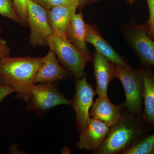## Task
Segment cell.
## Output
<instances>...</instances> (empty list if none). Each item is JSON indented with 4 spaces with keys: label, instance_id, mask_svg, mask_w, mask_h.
<instances>
[{
    "label": "cell",
    "instance_id": "6da1fadb",
    "mask_svg": "<svg viewBox=\"0 0 154 154\" xmlns=\"http://www.w3.org/2000/svg\"><path fill=\"white\" fill-rule=\"evenodd\" d=\"M152 127L142 116L129 113L125 108L121 118L110 128L103 143L95 154H122L149 135Z\"/></svg>",
    "mask_w": 154,
    "mask_h": 154
},
{
    "label": "cell",
    "instance_id": "7a4b0ae2",
    "mask_svg": "<svg viewBox=\"0 0 154 154\" xmlns=\"http://www.w3.org/2000/svg\"><path fill=\"white\" fill-rule=\"evenodd\" d=\"M42 61V57L29 56L4 58L0 60V85L10 86L16 98L28 102Z\"/></svg>",
    "mask_w": 154,
    "mask_h": 154
},
{
    "label": "cell",
    "instance_id": "3957f363",
    "mask_svg": "<svg viewBox=\"0 0 154 154\" xmlns=\"http://www.w3.org/2000/svg\"><path fill=\"white\" fill-rule=\"evenodd\" d=\"M48 46L57 57L59 61L68 71L80 79L85 74V69L91 60V54L83 52L68 40L64 34L54 32L48 39Z\"/></svg>",
    "mask_w": 154,
    "mask_h": 154
},
{
    "label": "cell",
    "instance_id": "277c9868",
    "mask_svg": "<svg viewBox=\"0 0 154 154\" xmlns=\"http://www.w3.org/2000/svg\"><path fill=\"white\" fill-rule=\"evenodd\" d=\"M116 78L121 81L124 88L125 108L132 114L142 115L143 85L140 69L116 64Z\"/></svg>",
    "mask_w": 154,
    "mask_h": 154
},
{
    "label": "cell",
    "instance_id": "5b68a950",
    "mask_svg": "<svg viewBox=\"0 0 154 154\" xmlns=\"http://www.w3.org/2000/svg\"><path fill=\"white\" fill-rule=\"evenodd\" d=\"M26 109L36 113L44 112L58 105H70L54 83L34 84L30 90Z\"/></svg>",
    "mask_w": 154,
    "mask_h": 154
},
{
    "label": "cell",
    "instance_id": "8992f818",
    "mask_svg": "<svg viewBox=\"0 0 154 154\" xmlns=\"http://www.w3.org/2000/svg\"><path fill=\"white\" fill-rule=\"evenodd\" d=\"M148 25L133 23L124 30L127 41L144 67L154 66V40L148 35Z\"/></svg>",
    "mask_w": 154,
    "mask_h": 154
},
{
    "label": "cell",
    "instance_id": "52a82bcc",
    "mask_svg": "<svg viewBox=\"0 0 154 154\" xmlns=\"http://www.w3.org/2000/svg\"><path fill=\"white\" fill-rule=\"evenodd\" d=\"M28 14L26 24L30 29V44L32 46H48V39L54 31L48 19L46 10L27 0Z\"/></svg>",
    "mask_w": 154,
    "mask_h": 154
},
{
    "label": "cell",
    "instance_id": "ba28073f",
    "mask_svg": "<svg viewBox=\"0 0 154 154\" xmlns=\"http://www.w3.org/2000/svg\"><path fill=\"white\" fill-rule=\"evenodd\" d=\"M75 92L70 105L75 112L77 130L80 134L91 118L90 110L96 93L92 85L88 83L85 73L82 78L75 79Z\"/></svg>",
    "mask_w": 154,
    "mask_h": 154
},
{
    "label": "cell",
    "instance_id": "9c48e42d",
    "mask_svg": "<svg viewBox=\"0 0 154 154\" xmlns=\"http://www.w3.org/2000/svg\"><path fill=\"white\" fill-rule=\"evenodd\" d=\"M96 82L95 91L99 97L107 96L108 85L116 78V64L97 51L91 57Z\"/></svg>",
    "mask_w": 154,
    "mask_h": 154
},
{
    "label": "cell",
    "instance_id": "30bf717a",
    "mask_svg": "<svg viewBox=\"0 0 154 154\" xmlns=\"http://www.w3.org/2000/svg\"><path fill=\"white\" fill-rule=\"evenodd\" d=\"M110 128L105 123L91 117L80 134L77 147L79 149L92 151L95 153L103 143Z\"/></svg>",
    "mask_w": 154,
    "mask_h": 154
},
{
    "label": "cell",
    "instance_id": "8fae6325",
    "mask_svg": "<svg viewBox=\"0 0 154 154\" xmlns=\"http://www.w3.org/2000/svg\"><path fill=\"white\" fill-rule=\"evenodd\" d=\"M71 74L59 63L56 55L50 50L42 57L41 65L35 77L34 84L53 83L66 79Z\"/></svg>",
    "mask_w": 154,
    "mask_h": 154
},
{
    "label": "cell",
    "instance_id": "7c38bea8",
    "mask_svg": "<svg viewBox=\"0 0 154 154\" xmlns=\"http://www.w3.org/2000/svg\"><path fill=\"white\" fill-rule=\"evenodd\" d=\"M124 109L123 103L114 105L110 102L108 96H99L91 107L90 116L111 128L119 121Z\"/></svg>",
    "mask_w": 154,
    "mask_h": 154
},
{
    "label": "cell",
    "instance_id": "4fadbf2b",
    "mask_svg": "<svg viewBox=\"0 0 154 154\" xmlns=\"http://www.w3.org/2000/svg\"><path fill=\"white\" fill-rule=\"evenodd\" d=\"M85 40L87 43L93 45L96 50L113 63L128 65L123 58L105 40L96 25L88 24Z\"/></svg>",
    "mask_w": 154,
    "mask_h": 154
},
{
    "label": "cell",
    "instance_id": "5bb4252c",
    "mask_svg": "<svg viewBox=\"0 0 154 154\" xmlns=\"http://www.w3.org/2000/svg\"><path fill=\"white\" fill-rule=\"evenodd\" d=\"M143 81L142 117L152 127L154 126V74L149 67L140 68Z\"/></svg>",
    "mask_w": 154,
    "mask_h": 154
},
{
    "label": "cell",
    "instance_id": "9a60e30c",
    "mask_svg": "<svg viewBox=\"0 0 154 154\" xmlns=\"http://www.w3.org/2000/svg\"><path fill=\"white\" fill-rule=\"evenodd\" d=\"M87 25L82 12L74 15L64 35L71 43L78 49L91 54L88 49L85 40Z\"/></svg>",
    "mask_w": 154,
    "mask_h": 154
},
{
    "label": "cell",
    "instance_id": "2e32d148",
    "mask_svg": "<svg viewBox=\"0 0 154 154\" xmlns=\"http://www.w3.org/2000/svg\"><path fill=\"white\" fill-rule=\"evenodd\" d=\"M77 8L75 5H61L46 11L54 32L64 34Z\"/></svg>",
    "mask_w": 154,
    "mask_h": 154
},
{
    "label": "cell",
    "instance_id": "e0dca14e",
    "mask_svg": "<svg viewBox=\"0 0 154 154\" xmlns=\"http://www.w3.org/2000/svg\"><path fill=\"white\" fill-rule=\"evenodd\" d=\"M122 154H154V133L148 135Z\"/></svg>",
    "mask_w": 154,
    "mask_h": 154
},
{
    "label": "cell",
    "instance_id": "ac0fdd59",
    "mask_svg": "<svg viewBox=\"0 0 154 154\" xmlns=\"http://www.w3.org/2000/svg\"><path fill=\"white\" fill-rule=\"evenodd\" d=\"M0 15L21 26H26L16 13L13 0H0Z\"/></svg>",
    "mask_w": 154,
    "mask_h": 154
},
{
    "label": "cell",
    "instance_id": "d6986e66",
    "mask_svg": "<svg viewBox=\"0 0 154 154\" xmlns=\"http://www.w3.org/2000/svg\"><path fill=\"white\" fill-rule=\"evenodd\" d=\"M14 8L25 25L26 24L28 6L27 0H13Z\"/></svg>",
    "mask_w": 154,
    "mask_h": 154
},
{
    "label": "cell",
    "instance_id": "ffe728a7",
    "mask_svg": "<svg viewBox=\"0 0 154 154\" xmlns=\"http://www.w3.org/2000/svg\"><path fill=\"white\" fill-rule=\"evenodd\" d=\"M33 2L41 6L46 11L55 7L71 4L68 0H31Z\"/></svg>",
    "mask_w": 154,
    "mask_h": 154
},
{
    "label": "cell",
    "instance_id": "44dd1931",
    "mask_svg": "<svg viewBox=\"0 0 154 154\" xmlns=\"http://www.w3.org/2000/svg\"><path fill=\"white\" fill-rule=\"evenodd\" d=\"M149 11V17L146 22L148 25V35L154 40V0H146Z\"/></svg>",
    "mask_w": 154,
    "mask_h": 154
},
{
    "label": "cell",
    "instance_id": "7402d4cb",
    "mask_svg": "<svg viewBox=\"0 0 154 154\" xmlns=\"http://www.w3.org/2000/svg\"><path fill=\"white\" fill-rule=\"evenodd\" d=\"M11 48L8 45L5 39L0 37V60L5 57L11 56Z\"/></svg>",
    "mask_w": 154,
    "mask_h": 154
},
{
    "label": "cell",
    "instance_id": "603a6c76",
    "mask_svg": "<svg viewBox=\"0 0 154 154\" xmlns=\"http://www.w3.org/2000/svg\"><path fill=\"white\" fill-rule=\"evenodd\" d=\"M14 92L15 90L10 86L0 85V104L3 99Z\"/></svg>",
    "mask_w": 154,
    "mask_h": 154
},
{
    "label": "cell",
    "instance_id": "cb8c5ba5",
    "mask_svg": "<svg viewBox=\"0 0 154 154\" xmlns=\"http://www.w3.org/2000/svg\"><path fill=\"white\" fill-rule=\"evenodd\" d=\"M101 0H79V2L77 8L79 9L80 11H82L85 6L91 5Z\"/></svg>",
    "mask_w": 154,
    "mask_h": 154
},
{
    "label": "cell",
    "instance_id": "d4e9b609",
    "mask_svg": "<svg viewBox=\"0 0 154 154\" xmlns=\"http://www.w3.org/2000/svg\"><path fill=\"white\" fill-rule=\"evenodd\" d=\"M69 3L72 5H75L78 8L79 5V0H68Z\"/></svg>",
    "mask_w": 154,
    "mask_h": 154
},
{
    "label": "cell",
    "instance_id": "484cf974",
    "mask_svg": "<svg viewBox=\"0 0 154 154\" xmlns=\"http://www.w3.org/2000/svg\"><path fill=\"white\" fill-rule=\"evenodd\" d=\"M136 0H126L127 2L128 3L131 5H132Z\"/></svg>",
    "mask_w": 154,
    "mask_h": 154
},
{
    "label": "cell",
    "instance_id": "4316f807",
    "mask_svg": "<svg viewBox=\"0 0 154 154\" xmlns=\"http://www.w3.org/2000/svg\"><path fill=\"white\" fill-rule=\"evenodd\" d=\"M3 29L2 27V25H1V23H0V37H1V35H2V33Z\"/></svg>",
    "mask_w": 154,
    "mask_h": 154
}]
</instances>
